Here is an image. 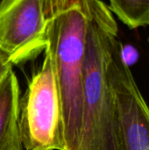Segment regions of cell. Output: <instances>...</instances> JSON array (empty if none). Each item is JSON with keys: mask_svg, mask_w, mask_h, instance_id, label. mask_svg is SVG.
Wrapping results in <instances>:
<instances>
[{"mask_svg": "<svg viewBox=\"0 0 149 150\" xmlns=\"http://www.w3.org/2000/svg\"><path fill=\"white\" fill-rule=\"evenodd\" d=\"M46 47L45 0H1L0 50L12 65L35 59Z\"/></svg>", "mask_w": 149, "mask_h": 150, "instance_id": "5b68a950", "label": "cell"}, {"mask_svg": "<svg viewBox=\"0 0 149 150\" xmlns=\"http://www.w3.org/2000/svg\"><path fill=\"white\" fill-rule=\"evenodd\" d=\"M20 91L10 70L0 82V150H23L18 131Z\"/></svg>", "mask_w": 149, "mask_h": 150, "instance_id": "8992f818", "label": "cell"}, {"mask_svg": "<svg viewBox=\"0 0 149 150\" xmlns=\"http://www.w3.org/2000/svg\"><path fill=\"white\" fill-rule=\"evenodd\" d=\"M108 7L130 29L149 25V0H109Z\"/></svg>", "mask_w": 149, "mask_h": 150, "instance_id": "52a82bcc", "label": "cell"}, {"mask_svg": "<svg viewBox=\"0 0 149 150\" xmlns=\"http://www.w3.org/2000/svg\"><path fill=\"white\" fill-rule=\"evenodd\" d=\"M110 78L116 105L118 150H149V105L126 61L120 40L112 52Z\"/></svg>", "mask_w": 149, "mask_h": 150, "instance_id": "277c9868", "label": "cell"}, {"mask_svg": "<svg viewBox=\"0 0 149 150\" xmlns=\"http://www.w3.org/2000/svg\"><path fill=\"white\" fill-rule=\"evenodd\" d=\"M18 131L23 150H65L61 92L47 51L19 100Z\"/></svg>", "mask_w": 149, "mask_h": 150, "instance_id": "3957f363", "label": "cell"}, {"mask_svg": "<svg viewBox=\"0 0 149 150\" xmlns=\"http://www.w3.org/2000/svg\"><path fill=\"white\" fill-rule=\"evenodd\" d=\"M101 0H45L47 47L59 83L65 150H81L89 24Z\"/></svg>", "mask_w": 149, "mask_h": 150, "instance_id": "6da1fadb", "label": "cell"}, {"mask_svg": "<svg viewBox=\"0 0 149 150\" xmlns=\"http://www.w3.org/2000/svg\"><path fill=\"white\" fill-rule=\"evenodd\" d=\"M12 63L10 62L7 55L0 50V82L4 78V76L12 69Z\"/></svg>", "mask_w": 149, "mask_h": 150, "instance_id": "ba28073f", "label": "cell"}, {"mask_svg": "<svg viewBox=\"0 0 149 150\" xmlns=\"http://www.w3.org/2000/svg\"><path fill=\"white\" fill-rule=\"evenodd\" d=\"M119 28L101 0L89 24L83 65V133L81 150H118L116 105L110 65Z\"/></svg>", "mask_w": 149, "mask_h": 150, "instance_id": "7a4b0ae2", "label": "cell"}, {"mask_svg": "<svg viewBox=\"0 0 149 150\" xmlns=\"http://www.w3.org/2000/svg\"><path fill=\"white\" fill-rule=\"evenodd\" d=\"M148 29H149V25H148ZM148 44H149V33H148Z\"/></svg>", "mask_w": 149, "mask_h": 150, "instance_id": "9c48e42d", "label": "cell"}]
</instances>
